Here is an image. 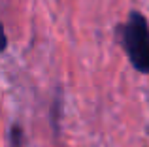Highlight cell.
<instances>
[{"instance_id": "1", "label": "cell", "mask_w": 149, "mask_h": 147, "mask_svg": "<svg viewBox=\"0 0 149 147\" xmlns=\"http://www.w3.org/2000/svg\"><path fill=\"white\" fill-rule=\"evenodd\" d=\"M121 47L130 64L142 74H149V23L140 11H132L128 21L117 28Z\"/></svg>"}, {"instance_id": "2", "label": "cell", "mask_w": 149, "mask_h": 147, "mask_svg": "<svg viewBox=\"0 0 149 147\" xmlns=\"http://www.w3.org/2000/svg\"><path fill=\"white\" fill-rule=\"evenodd\" d=\"M8 138H10V147H23L26 141L21 125H11L10 126V136Z\"/></svg>"}, {"instance_id": "3", "label": "cell", "mask_w": 149, "mask_h": 147, "mask_svg": "<svg viewBox=\"0 0 149 147\" xmlns=\"http://www.w3.org/2000/svg\"><path fill=\"white\" fill-rule=\"evenodd\" d=\"M8 47V38H6V32H4V26L0 23V53Z\"/></svg>"}]
</instances>
